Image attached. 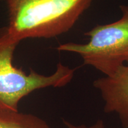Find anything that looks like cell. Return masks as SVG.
I'll return each mask as SVG.
<instances>
[{"instance_id":"cell-1","label":"cell","mask_w":128,"mask_h":128,"mask_svg":"<svg viewBox=\"0 0 128 128\" xmlns=\"http://www.w3.org/2000/svg\"><path fill=\"white\" fill-rule=\"evenodd\" d=\"M8 34L20 42L52 38L68 32L92 0H6Z\"/></svg>"},{"instance_id":"cell-2","label":"cell","mask_w":128,"mask_h":128,"mask_svg":"<svg viewBox=\"0 0 128 128\" xmlns=\"http://www.w3.org/2000/svg\"><path fill=\"white\" fill-rule=\"evenodd\" d=\"M19 42L12 38L6 28L0 29V110L18 112L22 98L37 90L62 87L72 80L75 70L61 63L50 76H44L33 70L29 74L12 64L14 53Z\"/></svg>"},{"instance_id":"cell-3","label":"cell","mask_w":128,"mask_h":128,"mask_svg":"<svg viewBox=\"0 0 128 128\" xmlns=\"http://www.w3.org/2000/svg\"><path fill=\"white\" fill-rule=\"evenodd\" d=\"M121 18L105 25L96 26L85 33L90 38L86 44H60L59 51L74 52L82 58L84 64L109 76L119 67L128 65V5L120 6Z\"/></svg>"},{"instance_id":"cell-4","label":"cell","mask_w":128,"mask_h":128,"mask_svg":"<svg viewBox=\"0 0 128 128\" xmlns=\"http://www.w3.org/2000/svg\"><path fill=\"white\" fill-rule=\"evenodd\" d=\"M93 86L104 102V111L118 115L122 128H128V65L95 80Z\"/></svg>"},{"instance_id":"cell-5","label":"cell","mask_w":128,"mask_h":128,"mask_svg":"<svg viewBox=\"0 0 128 128\" xmlns=\"http://www.w3.org/2000/svg\"><path fill=\"white\" fill-rule=\"evenodd\" d=\"M0 128H52L40 117L31 113L0 110Z\"/></svg>"},{"instance_id":"cell-6","label":"cell","mask_w":128,"mask_h":128,"mask_svg":"<svg viewBox=\"0 0 128 128\" xmlns=\"http://www.w3.org/2000/svg\"><path fill=\"white\" fill-rule=\"evenodd\" d=\"M64 123L66 128H106L104 123L102 120H98L92 125L75 124L66 120H64Z\"/></svg>"}]
</instances>
